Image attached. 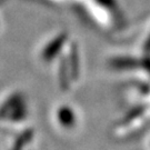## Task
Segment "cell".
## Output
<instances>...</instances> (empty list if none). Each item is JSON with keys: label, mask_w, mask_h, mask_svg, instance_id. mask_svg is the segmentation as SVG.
<instances>
[{"label": "cell", "mask_w": 150, "mask_h": 150, "mask_svg": "<svg viewBox=\"0 0 150 150\" xmlns=\"http://www.w3.org/2000/svg\"><path fill=\"white\" fill-rule=\"evenodd\" d=\"M87 16L105 30L117 29L121 23V9L117 0H79Z\"/></svg>", "instance_id": "obj_3"}, {"label": "cell", "mask_w": 150, "mask_h": 150, "mask_svg": "<svg viewBox=\"0 0 150 150\" xmlns=\"http://www.w3.org/2000/svg\"><path fill=\"white\" fill-rule=\"evenodd\" d=\"M54 121L64 131H71L78 125V113L74 107L68 103L58 105L54 110Z\"/></svg>", "instance_id": "obj_4"}, {"label": "cell", "mask_w": 150, "mask_h": 150, "mask_svg": "<svg viewBox=\"0 0 150 150\" xmlns=\"http://www.w3.org/2000/svg\"><path fill=\"white\" fill-rule=\"evenodd\" d=\"M47 67L54 69L52 71L60 90L62 92L72 90L81 76V57L77 42L69 38Z\"/></svg>", "instance_id": "obj_1"}, {"label": "cell", "mask_w": 150, "mask_h": 150, "mask_svg": "<svg viewBox=\"0 0 150 150\" xmlns=\"http://www.w3.org/2000/svg\"><path fill=\"white\" fill-rule=\"evenodd\" d=\"M33 136H35V132H33L32 129H25L19 136H17V138L15 139V142L12 144L11 148L19 149V148L26 147L27 145L31 144L32 141H33Z\"/></svg>", "instance_id": "obj_5"}, {"label": "cell", "mask_w": 150, "mask_h": 150, "mask_svg": "<svg viewBox=\"0 0 150 150\" xmlns=\"http://www.w3.org/2000/svg\"><path fill=\"white\" fill-rule=\"evenodd\" d=\"M54 1H66V0H54Z\"/></svg>", "instance_id": "obj_6"}, {"label": "cell", "mask_w": 150, "mask_h": 150, "mask_svg": "<svg viewBox=\"0 0 150 150\" xmlns=\"http://www.w3.org/2000/svg\"><path fill=\"white\" fill-rule=\"evenodd\" d=\"M31 108L28 97L20 90L8 92L0 99V125L20 128L29 121Z\"/></svg>", "instance_id": "obj_2"}]
</instances>
